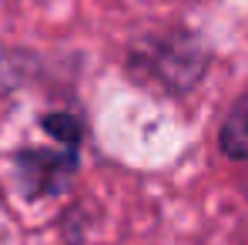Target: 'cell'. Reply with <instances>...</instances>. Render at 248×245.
I'll return each mask as SVG.
<instances>
[{
	"label": "cell",
	"instance_id": "6da1fadb",
	"mask_svg": "<svg viewBox=\"0 0 248 245\" xmlns=\"http://www.w3.org/2000/svg\"><path fill=\"white\" fill-rule=\"evenodd\" d=\"M78 168V145H57V148H31L17 155V181L24 195H54L67 185V178Z\"/></svg>",
	"mask_w": 248,
	"mask_h": 245
},
{
	"label": "cell",
	"instance_id": "7a4b0ae2",
	"mask_svg": "<svg viewBox=\"0 0 248 245\" xmlns=\"http://www.w3.org/2000/svg\"><path fill=\"white\" fill-rule=\"evenodd\" d=\"M218 141H221V151L228 158H248V101L242 108H235L232 118L221 124Z\"/></svg>",
	"mask_w": 248,
	"mask_h": 245
},
{
	"label": "cell",
	"instance_id": "3957f363",
	"mask_svg": "<svg viewBox=\"0 0 248 245\" xmlns=\"http://www.w3.org/2000/svg\"><path fill=\"white\" fill-rule=\"evenodd\" d=\"M44 131L54 134V141H67V145H81V121L74 114H47Z\"/></svg>",
	"mask_w": 248,
	"mask_h": 245
}]
</instances>
